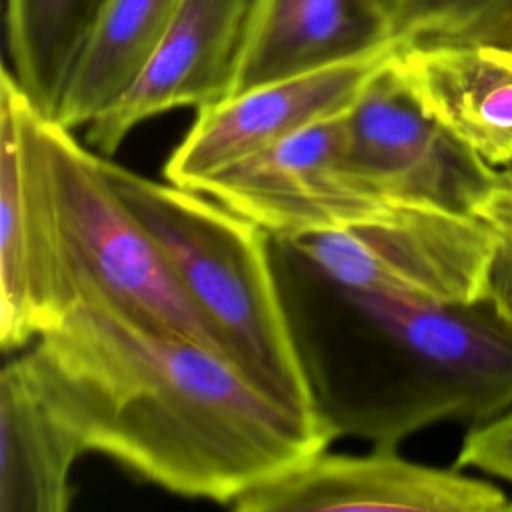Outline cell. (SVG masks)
Wrapping results in <instances>:
<instances>
[{"label":"cell","mask_w":512,"mask_h":512,"mask_svg":"<svg viewBox=\"0 0 512 512\" xmlns=\"http://www.w3.org/2000/svg\"><path fill=\"white\" fill-rule=\"evenodd\" d=\"M84 452L184 498L230 506L334 438L260 392L226 356L78 302L20 354Z\"/></svg>","instance_id":"6da1fadb"},{"label":"cell","mask_w":512,"mask_h":512,"mask_svg":"<svg viewBox=\"0 0 512 512\" xmlns=\"http://www.w3.org/2000/svg\"><path fill=\"white\" fill-rule=\"evenodd\" d=\"M294 338L334 436L396 448L444 420L478 424L512 406V292L442 304L336 286L274 238Z\"/></svg>","instance_id":"7a4b0ae2"},{"label":"cell","mask_w":512,"mask_h":512,"mask_svg":"<svg viewBox=\"0 0 512 512\" xmlns=\"http://www.w3.org/2000/svg\"><path fill=\"white\" fill-rule=\"evenodd\" d=\"M104 170L222 354L276 404L324 422L282 298L272 236L200 190L140 176L106 158Z\"/></svg>","instance_id":"3957f363"},{"label":"cell","mask_w":512,"mask_h":512,"mask_svg":"<svg viewBox=\"0 0 512 512\" xmlns=\"http://www.w3.org/2000/svg\"><path fill=\"white\" fill-rule=\"evenodd\" d=\"M40 132L60 248L78 302L104 304L144 328L222 354L216 334L114 190L104 158L46 114Z\"/></svg>","instance_id":"277c9868"},{"label":"cell","mask_w":512,"mask_h":512,"mask_svg":"<svg viewBox=\"0 0 512 512\" xmlns=\"http://www.w3.org/2000/svg\"><path fill=\"white\" fill-rule=\"evenodd\" d=\"M276 242L336 286L442 304L486 296L504 264V238L494 226L414 204H394L354 228Z\"/></svg>","instance_id":"5b68a950"},{"label":"cell","mask_w":512,"mask_h":512,"mask_svg":"<svg viewBox=\"0 0 512 512\" xmlns=\"http://www.w3.org/2000/svg\"><path fill=\"white\" fill-rule=\"evenodd\" d=\"M348 160L386 202L450 210L502 232L510 174L472 152L428 114L388 58L346 112Z\"/></svg>","instance_id":"8992f818"},{"label":"cell","mask_w":512,"mask_h":512,"mask_svg":"<svg viewBox=\"0 0 512 512\" xmlns=\"http://www.w3.org/2000/svg\"><path fill=\"white\" fill-rule=\"evenodd\" d=\"M42 112L4 66L0 80V344L18 350L78 304L66 272L42 144Z\"/></svg>","instance_id":"52a82bcc"},{"label":"cell","mask_w":512,"mask_h":512,"mask_svg":"<svg viewBox=\"0 0 512 512\" xmlns=\"http://www.w3.org/2000/svg\"><path fill=\"white\" fill-rule=\"evenodd\" d=\"M198 190L276 240L354 228L394 206L354 172L346 112L248 156Z\"/></svg>","instance_id":"ba28073f"},{"label":"cell","mask_w":512,"mask_h":512,"mask_svg":"<svg viewBox=\"0 0 512 512\" xmlns=\"http://www.w3.org/2000/svg\"><path fill=\"white\" fill-rule=\"evenodd\" d=\"M230 508L238 512L314 510H412L500 512L506 494L466 476L402 458L396 448L374 446L370 454L316 452L298 466L250 488Z\"/></svg>","instance_id":"9c48e42d"},{"label":"cell","mask_w":512,"mask_h":512,"mask_svg":"<svg viewBox=\"0 0 512 512\" xmlns=\"http://www.w3.org/2000/svg\"><path fill=\"white\" fill-rule=\"evenodd\" d=\"M392 50L254 86L198 108L196 120L166 160V180L198 190L248 156L320 120L348 112Z\"/></svg>","instance_id":"30bf717a"},{"label":"cell","mask_w":512,"mask_h":512,"mask_svg":"<svg viewBox=\"0 0 512 512\" xmlns=\"http://www.w3.org/2000/svg\"><path fill=\"white\" fill-rule=\"evenodd\" d=\"M260 2L180 0L150 62L122 100L88 124L86 142L112 156L136 124L232 96Z\"/></svg>","instance_id":"8fae6325"},{"label":"cell","mask_w":512,"mask_h":512,"mask_svg":"<svg viewBox=\"0 0 512 512\" xmlns=\"http://www.w3.org/2000/svg\"><path fill=\"white\" fill-rule=\"evenodd\" d=\"M392 60L428 114L490 166H512V48L404 42Z\"/></svg>","instance_id":"7c38bea8"},{"label":"cell","mask_w":512,"mask_h":512,"mask_svg":"<svg viewBox=\"0 0 512 512\" xmlns=\"http://www.w3.org/2000/svg\"><path fill=\"white\" fill-rule=\"evenodd\" d=\"M396 46L380 0H262L232 94Z\"/></svg>","instance_id":"4fadbf2b"},{"label":"cell","mask_w":512,"mask_h":512,"mask_svg":"<svg viewBox=\"0 0 512 512\" xmlns=\"http://www.w3.org/2000/svg\"><path fill=\"white\" fill-rule=\"evenodd\" d=\"M84 448L50 412L22 358L0 374V512H64Z\"/></svg>","instance_id":"5bb4252c"},{"label":"cell","mask_w":512,"mask_h":512,"mask_svg":"<svg viewBox=\"0 0 512 512\" xmlns=\"http://www.w3.org/2000/svg\"><path fill=\"white\" fill-rule=\"evenodd\" d=\"M180 0H108L62 94L54 120L88 126L134 86Z\"/></svg>","instance_id":"9a60e30c"},{"label":"cell","mask_w":512,"mask_h":512,"mask_svg":"<svg viewBox=\"0 0 512 512\" xmlns=\"http://www.w3.org/2000/svg\"><path fill=\"white\" fill-rule=\"evenodd\" d=\"M108 0H6L12 74L32 104L54 118L80 52Z\"/></svg>","instance_id":"2e32d148"},{"label":"cell","mask_w":512,"mask_h":512,"mask_svg":"<svg viewBox=\"0 0 512 512\" xmlns=\"http://www.w3.org/2000/svg\"><path fill=\"white\" fill-rule=\"evenodd\" d=\"M396 44L458 42L512 48V0H400Z\"/></svg>","instance_id":"e0dca14e"},{"label":"cell","mask_w":512,"mask_h":512,"mask_svg":"<svg viewBox=\"0 0 512 512\" xmlns=\"http://www.w3.org/2000/svg\"><path fill=\"white\" fill-rule=\"evenodd\" d=\"M456 468H476L512 482V406L490 420L472 424L462 440Z\"/></svg>","instance_id":"ac0fdd59"},{"label":"cell","mask_w":512,"mask_h":512,"mask_svg":"<svg viewBox=\"0 0 512 512\" xmlns=\"http://www.w3.org/2000/svg\"><path fill=\"white\" fill-rule=\"evenodd\" d=\"M506 170L510 174V202H508V210L502 226V238H504V260L512 264V166Z\"/></svg>","instance_id":"d6986e66"},{"label":"cell","mask_w":512,"mask_h":512,"mask_svg":"<svg viewBox=\"0 0 512 512\" xmlns=\"http://www.w3.org/2000/svg\"><path fill=\"white\" fill-rule=\"evenodd\" d=\"M380 2H382L384 10L388 12V16H390V22H392V16H394V12H396V8H398V2H400V0H380Z\"/></svg>","instance_id":"ffe728a7"},{"label":"cell","mask_w":512,"mask_h":512,"mask_svg":"<svg viewBox=\"0 0 512 512\" xmlns=\"http://www.w3.org/2000/svg\"><path fill=\"white\" fill-rule=\"evenodd\" d=\"M508 510H512V502H508Z\"/></svg>","instance_id":"44dd1931"}]
</instances>
